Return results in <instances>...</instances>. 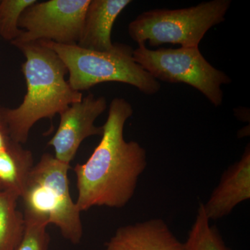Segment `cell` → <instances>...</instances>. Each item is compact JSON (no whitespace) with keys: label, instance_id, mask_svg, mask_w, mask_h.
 <instances>
[{"label":"cell","instance_id":"obj_9","mask_svg":"<svg viewBox=\"0 0 250 250\" xmlns=\"http://www.w3.org/2000/svg\"><path fill=\"white\" fill-rule=\"evenodd\" d=\"M250 199V148L245 149L241 159L229 166L220 177V182L202 204L206 216L210 220H218L228 216L242 202Z\"/></svg>","mask_w":250,"mask_h":250},{"label":"cell","instance_id":"obj_6","mask_svg":"<svg viewBox=\"0 0 250 250\" xmlns=\"http://www.w3.org/2000/svg\"><path fill=\"white\" fill-rule=\"evenodd\" d=\"M133 57L155 80L193 87L215 107L223 101L222 85L231 83L225 72L213 67L202 55L199 47L151 49L140 44Z\"/></svg>","mask_w":250,"mask_h":250},{"label":"cell","instance_id":"obj_7","mask_svg":"<svg viewBox=\"0 0 250 250\" xmlns=\"http://www.w3.org/2000/svg\"><path fill=\"white\" fill-rule=\"evenodd\" d=\"M90 2V0L36 1L21 15L18 27L23 32L14 41H46L77 45Z\"/></svg>","mask_w":250,"mask_h":250},{"label":"cell","instance_id":"obj_4","mask_svg":"<svg viewBox=\"0 0 250 250\" xmlns=\"http://www.w3.org/2000/svg\"><path fill=\"white\" fill-rule=\"evenodd\" d=\"M70 164L45 153L34 166L21 195L24 211L45 218L72 244L83 236L81 211L70 195Z\"/></svg>","mask_w":250,"mask_h":250},{"label":"cell","instance_id":"obj_16","mask_svg":"<svg viewBox=\"0 0 250 250\" xmlns=\"http://www.w3.org/2000/svg\"><path fill=\"white\" fill-rule=\"evenodd\" d=\"M24 229L22 238L15 250H48L49 225L45 218L24 212Z\"/></svg>","mask_w":250,"mask_h":250},{"label":"cell","instance_id":"obj_11","mask_svg":"<svg viewBox=\"0 0 250 250\" xmlns=\"http://www.w3.org/2000/svg\"><path fill=\"white\" fill-rule=\"evenodd\" d=\"M130 3V0H90L77 45L98 52L114 48L112 29L117 18Z\"/></svg>","mask_w":250,"mask_h":250},{"label":"cell","instance_id":"obj_5","mask_svg":"<svg viewBox=\"0 0 250 250\" xmlns=\"http://www.w3.org/2000/svg\"><path fill=\"white\" fill-rule=\"evenodd\" d=\"M231 4L230 0H212L184 9L150 10L129 23L128 33L138 45L199 47L208 30L225 21Z\"/></svg>","mask_w":250,"mask_h":250},{"label":"cell","instance_id":"obj_14","mask_svg":"<svg viewBox=\"0 0 250 250\" xmlns=\"http://www.w3.org/2000/svg\"><path fill=\"white\" fill-rule=\"evenodd\" d=\"M186 250H231L225 244L216 227L210 224L200 204L195 221L184 243Z\"/></svg>","mask_w":250,"mask_h":250},{"label":"cell","instance_id":"obj_2","mask_svg":"<svg viewBox=\"0 0 250 250\" xmlns=\"http://www.w3.org/2000/svg\"><path fill=\"white\" fill-rule=\"evenodd\" d=\"M25 57L22 71L27 83L22 103L15 108L3 107L10 136L15 142L27 143L31 128L44 118L51 121L83 93L72 89L65 80L67 70L58 55L41 41L11 42Z\"/></svg>","mask_w":250,"mask_h":250},{"label":"cell","instance_id":"obj_10","mask_svg":"<svg viewBox=\"0 0 250 250\" xmlns=\"http://www.w3.org/2000/svg\"><path fill=\"white\" fill-rule=\"evenodd\" d=\"M103 250H186L165 220L152 218L118 229Z\"/></svg>","mask_w":250,"mask_h":250},{"label":"cell","instance_id":"obj_15","mask_svg":"<svg viewBox=\"0 0 250 250\" xmlns=\"http://www.w3.org/2000/svg\"><path fill=\"white\" fill-rule=\"evenodd\" d=\"M36 0H0V36L12 42L21 36L23 31L18 27L23 11Z\"/></svg>","mask_w":250,"mask_h":250},{"label":"cell","instance_id":"obj_1","mask_svg":"<svg viewBox=\"0 0 250 250\" xmlns=\"http://www.w3.org/2000/svg\"><path fill=\"white\" fill-rule=\"evenodd\" d=\"M133 112L127 100L113 99L101 141L86 162L75 166V203L81 213L95 207L123 208L134 197L147 158L139 143L125 139V123Z\"/></svg>","mask_w":250,"mask_h":250},{"label":"cell","instance_id":"obj_17","mask_svg":"<svg viewBox=\"0 0 250 250\" xmlns=\"http://www.w3.org/2000/svg\"><path fill=\"white\" fill-rule=\"evenodd\" d=\"M3 107L0 106V150L6 147L12 141L10 136L9 126L5 121Z\"/></svg>","mask_w":250,"mask_h":250},{"label":"cell","instance_id":"obj_8","mask_svg":"<svg viewBox=\"0 0 250 250\" xmlns=\"http://www.w3.org/2000/svg\"><path fill=\"white\" fill-rule=\"evenodd\" d=\"M107 108L104 97L96 98L89 93L82 101L74 103L59 114L60 123L57 132L49 141L58 160L70 164L82 143L87 138L101 136L103 126L95 122Z\"/></svg>","mask_w":250,"mask_h":250},{"label":"cell","instance_id":"obj_12","mask_svg":"<svg viewBox=\"0 0 250 250\" xmlns=\"http://www.w3.org/2000/svg\"><path fill=\"white\" fill-rule=\"evenodd\" d=\"M32 153L22 145L11 141L0 150V187L9 190L20 197L34 167Z\"/></svg>","mask_w":250,"mask_h":250},{"label":"cell","instance_id":"obj_3","mask_svg":"<svg viewBox=\"0 0 250 250\" xmlns=\"http://www.w3.org/2000/svg\"><path fill=\"white\" fill-rule=\"evenodd\" d=\"M41 41L52 49L65 64L69 74L67 82L76 91L82 93L105 82L131 85L149 95L160 90V82L135 62L134 49L129 45L115 43L111 51L98 52L77 45Z\"/></svg>","mask_w":250,"mask_h":250},{"label":"cell","instance_id":"obj_13","mask_svg":"<svg viewBox=\"0 0 250 250\" xmlns=\"http://www.w3.org/2000/svg\"><path fill=\"white\" fill-rule=\"evenodd\" d=\"M16 192L0 190V250H15L24 229V215L18 210Z\"/></svg>","mask_w":250,"mask_h":250},{"label":"cell","instance_id":"obj_18","mask_svg":"<svg viewBox=\"0 0 250 250\" xmlns=\"http://www.w3.org/2000/svg\"><path fill=\"white\" fill-rule=\"evenodd\" d=\"M0 190H1V187H0Z\"/></svg>","mask_w":250,"mask_h":250}]
</instances>
